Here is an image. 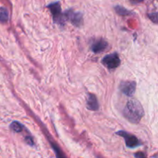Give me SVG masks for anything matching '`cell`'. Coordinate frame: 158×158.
Instances as JSON below:
<instances>
[{"label": "cell", "mask_w": 158, "mask_h": 158, "mask_svg": "<svg viewBox=\"0 0 158 158\" xmlns=\"http://www.w3.org/2000/svg\"><path fill=\"white\" fill-rule=\"evenodd\" d=\"M9 20V12L5 7L0 8V22L6 23Z\"/></svg>", "instance_id": "cell-9"}, {"label": "cell", "mask_w": 158, "mask_h": 158, "mask_svg": "<svg viewBox=\"0 0 158 158\" xmlns=\"http://www.w3.org/2000/svg\"><path fill=\"white\" fill-rule=\"evenodd\" d=\"M149 15V18L154 22V23H157V12H153V13H150L148 14Z\"/></svg>", "instance_id": "cell-12"}, {"label": "cell", "mask_w": 158, "mask_h": 158, "mask_svg": "<svg viewBox=\"0 0 158 158\" xmlns=\"http://www.w3.org/2000/svg\"><path fill=\"white\" fill-rule=\"evenodd\" d=\"M26 141L28 144L29 145H33V140H32V137H26Z\"/></svg>", "instance_id": "cell-13"}, {"label": "cell", "mask_w": 158, "mask_h": 158, "mask_svg": "<svg viewBox=\"0 0 158 158\" xmlns=\"http://www.w3.org/2000/svg\"><path fill=\"white\" fill-rule=\"evenodd\" d=\"M10 128L12 131H13L14 132L16 133H19L23 131V125L18 121H13L12 123L10 124Z\"/></svg>", "instance_id": "cell-11"}, {"label": "cell", "mask_w": 158, "mask_h": 158, "mask_svg": "<svg viewBox=\"0 0 158 158\" xmlns=\"http://www.w3.org/2000/svg\"><path fill=\"white\" fill-rule=\"evenodd\" d=\"M134 156H135L136 157H146V155H145L144 154H143V153H142V152H138V153H137V154H134Z\"/></svg>", "instance_id": "cell-14"}, {"label": "cell", "mask_w": 158, "mask_h": 158, "mask_svg": "<svg viewBox=\"0 0 158 158\" xmlns=\"http://www.w3.org/2000/svg\"><path fill=\"white\" fill-rule=\"evenodd\" d=\"M117 134L119 136H121V137H123L125 139V143H126L127 148H134L140 146V141L134 135H132V134H129L127 132H125V131H118Z\"/></svg>", "instance_id": "cell-4"}, {"label": "cell", "mask_w": 158, "mask_h": 158, "mask_svg": "<svg viewBox=\"0 0 158 158\" xmlns=\"http://www.w3.org/2000/svg\"><path fill=\"white\" fill-rule=\"evenodd\" d=\"M115 10L116 12H117V14L120 15H132L133 12L129 11L128 9H125L123 8V6H117L115 7Z\"/></svg>", "instance_id": "cell-10"}, {"label": "cell", "mask_w": 158, "mask_h": 158, "mask_svg": "<svg viewBox=\"0 0 158 158\" xmlns=\"http://www.w3.org/2000/svg\"><path fill=\"white\" fill-rule=\"evenodd\" d=\"M102 63L108 69H114L120 66V60L119 55L117 52H113V53L106 55V56L103 57Z\"/></svg>", "instance_id": "cell-2"}, {"label": "cell", "mask_w": 158, "mask_h": 158, "mask_svg": "<svg viewBox=\"0 0 158 158\" xmlns=\"http://www.w3.org/2000/svg\"><path fill=\"white\" fill-rule=\"evenodd\" d=\"M123 115L131 123H138L144 115L141 103L135 99L129 100L123 110Z\"/></svg>", "instance_id": "cell-1"}, {"label": "cell", "mask_w": 158, "mask_h": 158, "mask_svg": "<svg viewBox=\"0 0 158 158\" xmlns=\"http://www.w3.org/2000/svg\"><path fill=\"white\" fill-rule=\"evenodd\" d=\"M48 9L50 10L51 13H52V17H53L54 21L56 23H61L64 20V15L62 13L61 11V6L59 2H56L51 3L50 5L47 6Z\"/></svg>", "instance_id": "cell-3"}, {"label": "cell", "mask_w": 158, "mask_h": 158, "mask_svg": "<svg viewBox=\"0 0 158 158\" xmlns=\"http://www.w3.org/2000/svg\"><path fill=\"white\" fill-rule=\"evenodd\" d=\"M87 108L90 110H97L99 109V103L98 100H97V97L94 94H89V97H88L87 103H86Z\"/></svg>", "instance_id": "cell-8"}, {"label": "cell", "mask_w": 158, "mask_h": 158, "mask_svg": "<svg viewBox=\"0 0 158 158\" xmlns=\"http://www.w3.org/2000/svg\"><path fill=\"white\" fill-rule=\"evenodd\" d=\"M108 43L103 40H99L94 42L91 46V49L95 53H100L106 49Z\"/></svg>", "instance_id": "cell-7"}, {"label": "cell", "mask_w": 158, "mask_h": 158, "mask_svg": "<svg viewBox=\"0 0 158 158\" xmlns=\"http://www.w3.org/2000/svg\"><path fill=\"white\" fill-rule=\"evenodd\" d=\"M64 18L70 20L73 24L76 26H80L83 23V15L80 12H75L69 9L67 10L64 14Z\"/></svg>", "instance_id": "cell-6"}, {"label": "cell", "mask_w": 158, "mask_h": 158, "mask_svg": "<svg viewBox=\"0 0 158 158\" xmlns=\"http://www.w3.org/2000/svg\"><path fill=\"white\" fill-rule=\"evenodd\" d=\"M137 84L134 81H123L120 84V90L127 97H132L135 94Z\"/></svg>", "instance_id": "cell-5"}, {"label": "cell", "mask_w": 158, "mask_h": 158, "mask_svg": "<svg viewBox=\"0 0 158 158\" xmlns=\"http://www.w3.org/2000/svg\"><path fill=\"white\" fill-rule=\"evenodd\" d=\"M134 2H140L143 1V0H132Z\"/></svg>", "instance_id": "cell-15"}]
</instances>
